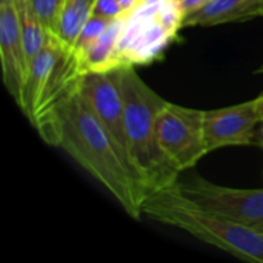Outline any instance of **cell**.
Returning <instances> with one entry per match:
<instances>
[{
	"label": "cell",
	"mask_w": 263,
	"mask_h": 263,
	"mask_svg": "<svg viewBox=\"0 0 263 263\" xmlns=\"http://www.w3.org/2000/svg\"><path fill=\"white\" fill-rule=\"evenodd\" d=\"M35 127L102 184L131 218L140 220L145 185L92 112L80 84Z\"/></svg>",
	"instance_id": "1"
},
{
	"label": "cell",
	"mask_w": 263,
	"mask_h": 263,
	"mask_svg": "<svg viewBox=\"0 0 263 263\" xmlns=\"http://www.w3.org/2000/svg\"><path fill=\"white\" fill-rule=\"evenodd\" d=\"M143 216L185 231L239 259L263 263L262 229L203 210L182 194L177 181L149 193L144 200Z\"/></svg>",
	"instance_id": "2"
},
{
	"label": "cell",
	"mask_w": 263,
	"mask_h": 263,
	"mask_svg": "<svg viewBox=\"0 0 263 263\" xmlns=\"http://www.w3.org/2000/svg\"><path fill=\"white\" fill-rule=\"evenodd\" d=\"M125 112L128 153L134 168L152 193L177 181L179 170L161 149L157 136V120L167 104L136 72L134 66L115 69Z\"/></svg>",
	"instance_id": "3"
},
{
	"label": "cell",
	"mask_w": 263,
	"mask_h": 263,
	"mask_svg": "<svg viewBox=\"0 0 263 263\" xmlns=\"http://www.w3.org/2000/svg\"><path fill=\"white\" fill-rule=\"evenodd\" d=\"M180 0H140L122 15L118 58L121 67L149 64L163 54L184 27Z\"/></svg>",
	"instance_id": "4"
},
{
	"label": "cell",
	"mask_w": 263,
	"mask_h": 263,
	"mask_svg": "<svg viewBox=\"0 0 263 263\" xmlns=\"http://www.w3.org/2000/svg\"><path fill=\"white\" fill-rule=\"evenodd\" d=\"M158 143L179 172L194 167L208 154L204 110L167 102L157 120Z\"/></svg>",
	"instance_id": "5"
},
{
	"label": "cell",
	"mask_w": 263,
	"mask_h": 263,
	"mask_svg": "<svg viewBox=\"0 0 263 263\" xmlns=\"http://www.w3.org/2000/svg\"><path fill=\"white\" fill-rule=\"evenodd\" d=\"M177 184L182 194L203 210L244 225L263 229V189L221 186L202 177Z\"/></svg>",
	"instance_id": "6"
},
{
	"label": "cell",
	"mask_w": 263,
	"mask_h": 263,
	"mask_svg": "<svg viewBox=\"0 0 263 263\" xmlns=\"http://www.w3.org/2000/svg\"><path fill=\"white\" fill-rule=\"evenodd\" d=\"M80 90L103 127L107 130L122 156L134 168L128 153L123 103L115 72H92L84 74L80 80Z\"/></svg>",
	"instance_id": "7"
},
{
	"label": "cell",
	"mask_w": 263,
	"mask_h": 263,
	"mask_svg": "<svg viewBox=\"0 0 263 263\" xmlns=\"http://www.w3.org/2000/svg\"><path fill=\"white\" fill-rule=\"evenodd\" d=\"M262 122L256 99L231 107L204 110V138L207 152L231 145H251L256 126Z\"/></svg>",
	"instance_id": "8"
},
{
	"label": "cell",
	"mask_w": 263,
	"mask_h": 263,
	"mask_svg": "<svg viewBox=\"0 0 263 263\" xmlns=\"http://www.w3.org/2000/svg\"><path fill=\"white\" fill-rule=\"evenodd\" d=\"M0 58L3 81L18 103L27 74L17 0H0Z\"/></svg>",
	"instance_id": "9"
},
{
	"label": "cell",
	"mask_w": 263,
	"mask_h": 263,
	"mask_svg": "<svg viewBox=\"0 0 263 263\" xmlns=\"http://www.w3.org/2000/svg\"><path fill=\"white\" fill-rule=\"evenodd\" d=\"M64 49H66V46L59 41V39L53 33H49L45 46L35 57V59L31 62L30 67H28L17 104L21 108V110L27 116L30 122L35 117L36 109H37L39 103H40L41 95H43L49 74H50L54 64L58 61L59 55Z\"/></svg>",
	"instance_id": "10"
},
{
	"label": "cell",
	"mask_w": 263,
	"mask_h": 263,
	"mask_svg": "<svg viewBox=\"0 0 263 263\" xmlns=\"http://www.w3.org/2000/svg\"><path fill=\"white\" fill-rule=\"evenodd\" d=\"M122 15L110 21L104 32L91 45L79 53L73 51L77 57L82 76L92 72H110L121 68L118 40L122 27Z\"/></svg>",
	"instance_id": "11"
},
{
	"label": "cell",
	"mask_w": 263,
	"mask_h": 263,
	"mask_svg": "<svg viewBox=\"0 0 263 263\" xmlns=\"http://www.w3.org/2000/svg\"><path fill=\"white\" fill-rule=\"evenodd\" d=\"M254 3L243 0H211L185 14L184 27H211L228 22L246 21L247 12Z\"/></svg>",
	"instance_id": "12"
},
{
	"label": "cell",
	"mask_w": 263,
	"mask_h": 263,
	"mask_svg": "<svg viewBox=\"0 0 263 263\" xmlns=\"http://www.w3.org/2000/svg\"><path fill=\"white\" fill-rule=\"evenodd\" d=\"M92 0H63L54 35L66 48L72 49L82 27L91 17Z\"/></svg>",
	"instance_id": "13"
},
{
	"label": "cell",
	"mask_w": 263,
	"mask_h": 263,
	"mask_svg": "<svg viewBox=\"0 0 263 263\" xmlns=\"http://www.w3.org/2000/svg\"><path fill=\"white\" fill-rule=\"evenodd\" d=\"M17 7L21 31H22L23 49H25L27 67H30L31 62L45 46L49 32L40 22L36 13L33 12L30 0H17Z\"/></svg>",
	"instance_id": "14"
},
{
	"label": "cell",
	"mask_w": 263,
	"mask_h": 263,
	"mask_svg": "<svg viewBox=\"0 0 263 263\" xmlns=\"http://www.w3.org/2000/svg\"><path fill=\"white\" fill-rule=\"evenodd\" d=\"M112 20H107V18L98 17V15H92L87 20V22L85 23V26L82 27L81 32H80L79 37H77L74 46L72 48V50L74 53H79V51L84 50L87 46L91 45L100 35L105 31V28L108 27V25L110 23Z\"/></svg>",
	"instance_id": "15"
},
{
	"label": "cell",
	"mask_w": 263,
	"mask_h": 263,
	"mask_svg": "<svg viewBox=\"0 0 263 263\" xmlns=\"http://www.w3.org/2000/svg\"><path fill=\"white\" fill-rule=\"evenodd\" d=\"M33 12L49 33L55 32L57 21L63 0H30Z\"/></svg>",
	"instance_id": "16"
},
{
	"label": "cell",
	"mask_w": 263,
	"mask_h": 263,
	"mask_svg": "<svg viewBox=\"0 0 263 263\" xmlns=\"http://www.w3.org/2000/svg\"><path fill=\"white\" fill-rule=\"evenodd\" d=\"M92 15L107 18V20H115L125 14L122 8L117 3V0H94L92 3Z\"/></svg>",
	"instance_id": "17"
},
{
	"label": "cell",
	"mask_w": 263,
	"mask_h": 263,
	"mask_svg": "<svg viewBox=\"0 0 263 263\" xmlns=\"http://www.w3.org/2000/svg\"><path fill=\"white\" fill-rule=\"evenodd\" d=\"M180 2H181L182 8H184L185 14H187V13L198 9V8H200L202 5H204L205 3L211 2V0H180Z\"/></svg>",
	"instance_id": "18"
},
{
	"label": "cell",
	"mask_w": 263,
	"mask_h": 263,
	"mask_svg": "<svg viewBox=\"0 0 263 263\" xmlns=\"http://www.w3.org/2000/svg\"><path fill=\"white\" fill-rule=\"evenodd\" d=\"M254 17H263V0L256 3V4H253L251 8H249V10L247 12V15H246V21L249 20V18H254Z\"/></svg>",
	"instance_id": "19"
},
{
	"label": "cell",
	"mask_w": 263,
	"mask_h": 263,
	"mask_svg": "<svg viewBox=\"0 0 263 263\" xmlns=\"http://www.w3.org/2000/svg\"><path fill=\"white\" fill-rule=\"evenodd\" d=\"M139 2H140V0H117V3L120 4V7L122 8L123 13H127V12H130V10H133L134 8L138 5Z\"/></svg>",
	"instance_id": "20"
},
{
	"label": "cell",
	"mask_w": 263,
	"mask_h": 263,
	"mask_svg": "<svg viewBox=\"0 0 263 263\" xmlns=\"http://www.w3.org/2000/svg\"><path fill=\"white\" fill-rule=\"evenodd\" d=\"M256 107L257 110H258L259 118H261V121H263V92L258 98H256Z\"/></svg>",
	"instance_id": "21"
},
{
	"label": "cell",
	"mask_w": 263,
	"mask_h": 263,
	"mask_svg": "<svg viewBox=\"0 0 263 263\" xmlns=\"http://www.w3.org/2000/svg\"><path fill=\"white\" fill-rule=\"evenodd\" d=\"M243 2H248V3H254V4H256V3L261 2V0H243Z\"/></svg>",
	"instance_id": "22"
},
{
	"label": "cell",
	"mask_w": 263,
	"mask_h": 263,
	"mask_svg": "<svg viewBox=\"0 0 263 263\" xmlns=\"http://www.w3.org/2000/svg\"><path fill=\"white\" fill-rule=\"evenodd\" d=\"M257 72H258V73H263V66L261 67V68H259L258 69V71H257Z\"/></svg>",
	"instance_id": "23"
},
{
	"label": "cell",
	"mask_w": 263,
	"mask_h": 263,
	"mask_svg": "<svg viewBox=\"0 0 263 263\" xmlns=\"http://www.w3.org/2000/svg\"><path fill=\"white\" fill-rule=\"evenodd\" d=\"M263 122V121H262ZM262 144H263V128H262Z\"/></svg>",
	"instance_id": "24"
},
{
	"label": "cell",
	"mask_w": 263,
	"mask_h": 263,
	"mask_svg": "<svg viewBox=\"0 0 263 263\" xmlns=\"http://www.w3.org/2000/svg\"><path fill=\"white\" fill-rule=\"evenodd\" d=\"M92 2H94V0H92Z\"/></svg>",
	"instance_id": "25"
},
{
	"label": "cell",
	"mask_w": 263,
	"mask_h": 263,
	"mask_svg": "<svg viewBox=\"0 0 263 263\" xmlns=\"http://www.w3.org/2000/svg\"><path fill=\"white\" fill-rule=\"evenodd\" d=\"M262 230H263V229H262Z\"/></svg>",
	"instance_id": "26"
}]
</instances>
